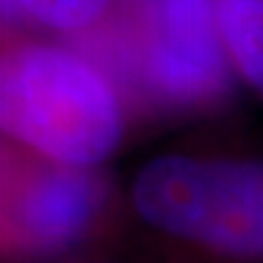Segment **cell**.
Wrapping results in <instances>:
<instances>
[{
  "label": "cell",
  "mask_w": 263,
  "mask_h": 263,
  "mask_svg": "<svg viewBox=\"0 0 263 263\" xmlns=\"http://www.w3.org/2000/svg\"><path fill=\"white\" fill-rule=\"evenodd\" d=\"M110 183L98 168L42 159L8 176L3 222L8 246L51 256L93 234L110 207Z\"/></svg>",
  "instance_id": "277c9868"
},
{
  "label": "cell",
  "mask_w": 263,
  "mask_h": 263,
  "mask_svg": "<svg viewBox=\"0 0 263 263\" xmlns=\"http://www.w3.org/2000/svg\"><path fill=\"white\" fill-rule=\"evenodd\" d=\"M20 15L39 27L73 37L93 27L115 8L117 0H12Z\"/></svg>",
  "instance_id": "8992f818"
},
{
  "label": "cell",
  "mask_w": 263,
  "mask_h": 263,
  "mask_svg": "<svg viewBox=\"0 0 263 263\" xmlns=\"http://www.w3.org/2000/svg\"><path fill=\"white\" fill-rule=\"evenodd\" d=\"M0 134L39 159L98 168L122 146L127 103L71 44L0 42Z\"/></svg>",
  "instance_id": "7a4b0ae2"
},
{
  "label": "cell",
  "mask_w": 263,
  "mask_h": 263,
  "mask_svg": "<svg viewBox=\"0 0 263 263\" xmlns=\"http://www.w3.org/2000/svg\"><path fill=\"white\" fill-rule=\"evenodd\" d=\"M215 15L236 81L263 100V0H215Z\"/></svg>",
  "instance_id": "5b68a950"
},
{
  "label": "cell",
  "mask_w": 263,
  "mask_h": 263,
  "mask_svg": "<svg viewBox=\"0 0 263 263\" xmlns=\"http://www.w3.org/2000/svg\"><path fill=\"white\" fill-rule=\"evenodd\" d=\"M8 176H10V163L5 159V151L0 149V244H5V246H8V236H5V222H3V202H5Z\"/></svg>",
  "instance_id": "ba28073f"
},
{
  "label": "cell",
  "mask_w": 263,
  "mask_h": 263,
  "mask_svg": "<svg viewBox=\"0 0 263 263\" xmlns=\"http://www.w3.org/2000/svg\"><path fill=\"white\" fill-rule=\"evenodd\" d=\"M71 42L112 81L127 107L207 115L234 95L215 0H117Z\"/></svg>",
  "instance_id": "6da1fadb"
},
{
  "label": "cell",
  "mask_w": 263,
  "mask_h": 263,
  "mask_svg": "<svg viewBox=\"0 0 263 263\" xmlns=\"http://www.w3.org/2000/svg\"><path fill=\"white\" fill-rule=\"evenodd\" d=\"M151 232L217 263H263V159L161 154L132 180Z\"/></svg>",
  "instance_id": "3957f363"
},
{
  "label": "cell",
  "mask_w": 263,
  "mask_h": 263,
  "mask_svg": "<svg viewBox=\"0 0 263 263\" xmlns=\"http://www.w3.org/2000/svg\"><path fill=\"white\" fill-rule=\"evenodd\" d=\"M25 22L27 20L20 15L17 5L12 0H0V42L15 37Z\"/></svg>",
  "instance_id": "52a82bcc"
}]
</instances>
